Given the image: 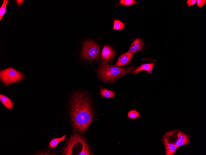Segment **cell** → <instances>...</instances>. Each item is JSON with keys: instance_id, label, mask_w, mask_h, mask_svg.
I'll list each match as a JSON object with an SVG mask.
<instances>
[{"instance_id": "1", "label": "cell", "mask_w": 206, "mask_h": 155, "mask_svg": "<svg viewBox=\"0 0 206 155\" xmlns=\"http://www.w3.org/2000/svg\"><path fill=\"white\" fill-rule=\"evenodd\" d=\"M71 105V119L74 130L84 134L93 120L89 98L85 93H77L73 96Z\"/></svg>"}, {"instance_id": "2", "label": "cell", "mask_w": 206, "mask_h": 155, "mask_svg": "<svg viewBox=\"0 0 206 155\" xmlns=\"http://www.w3.org/2000/svg\"><path fill=\"white\" fill-rule=\"evenodd\" d=\"M63 154L69 155H92L89 145L85 140L79 134L74 133L64 148Z\"/></svg>"}, {"instance_id": "3", "label": "cell", "mask_w": 206, "mask_h": 155, "mask_svg": "<svg viewBox=\"0 0 206 155\" xmlns=\"http://www.w3.org/2000/svg\"><path fill=\"white\" fill-rule=\"evenodd\" d=\"M134 68L130 67L125 69V67L109 65L107 62L102 61L98 68V73L99 76L103 80L113 82L131 72Z\"/></svg>"}, {"instance_id": "4", "label": "cell", "mask_w": 206, "mask_h": 155, "mask_svg": "<svg viewBox=\"0 0 206 155\" xmlns=\"http://www.w3.org/2000/svg\"><path fill=\"white\" fill-rule=\"evenodd\" d=\"M99 45L96 42L86 40L84 43L81 55L88 60L97 61L99 58Z\"/></svg>"}, {"instance_id": "5", "label": "cell", "mask_w": 206, "mask_h": 155, "mask_svg": "<svg viewBox=\"0 0 206 155\" xmlns=\"http://www.w3.org/2000/svg\"><path fill=\"white\" fill-rule=\"evenodd\" d=\"M0 77L3 84L8 85L23 79L24 76L22 72L13 68L8 67L0 71Z\"/></svg>"}, {"instance_id": "6", "label": "cell", "mask_w": 206, "mask_h": 155, "mask_svg": "<svg viewBox=\"0 0 206 155\" xmlns=\"http://www.w3.org/2000/svg\"><path fill=\"white\" fill-rule=\"evenodd\" d=\"M115 55L114 51L111 47L109 46L105 45L102 51L101 60L110 63Z\"/></svg>"}, {"instance_id": "7", "label": "cell", "mask_w": 206, "mask_h": 155, "mask_svg": "<svg viewBox=\"0 0 206 155\" xmlns=\"http://www.w3.org/2000/svg\"><path fill=\"white\" fill-rule=\"evenodd\" d=\"M133 54L128 52L122 54L119 57L115 66L122 67L129 63L131 60Z\"/></svg>"}, {"instance_id": "8", "label": "cell", "mask_w": 206, "mask_h": 155, "mask_svg": "<svg viewBox=\"0 0 206 155\" xmlns=\"http://www.w3.org/2000/svg\"><path fill=\"white\" fill-rule=\"evenodd\" d=\"M163 140L165 148V155H173L177 149L175 144L170 142L165 136L163 137Z\"/></svg>"}, {"instance_id": "9", "label": "cell", "mask_w": 206, "mask_h": 155, "mask_svg": "<svg viewBox=\"0 0 206 155\" xmlns=\"http://www.w3.org/2000/svg\"><path fill=\"white\" fill-rule=\"evenodd\" d=\"M143 48L144 45L142 41L138 38L133 41L128 52L134 54L142 50Z\"/></svg>"}, {"instance_id": "10", "label": "cell", "mask_w": 206, "mask_h": 155, "mask_svg": "<svg viewBox=\"0 0 206 155\" xmlns=\"http://www.w3.org/2000/svg\"><path fill=\"white\" fill-rule=\"evenodd\" d=\"M0 100L2 103L8 109H12L13 105L11 100L5 95L0 94Z\"/></svg>"}, {"instance_id": "11", "label": "cell", "mask_w": 206, "mask_h": 155, "mask_svg": "<svg viewBox=\"0 0 206 155\" xmlns=\"http://www.w3.org/2000/svg\"><path fill=\"white\" fill-rule=\"evenodd\" d=\"M154 65V64L153 63H146L142 64L135 70L132 72V73L136 74L139 72L142 71H150L152 70Z\"/></svg>"}, {"instance_id": "12", "label": "cell", "mask_w": 206, "mask_h": 155, "mask_svg": "<svg viewBox=\"0 0 206 155\" xmlns=\"http://www.w3.org/2000/svg\"><path fill=\"white\" fill-rule=\"evenodd\" d=\"M100 93L103 97L113 98L114 97L115 93L113 91L102 88L100 89Z\"/></svg>"}, {"instance_id": "13", "label": "cell", "mask_w": 206, "mask_h": 155, "mask_svg": "<svg viewBox=\"0 0 206 155\" xmlns=\"http://www.w3.org/2000/svg\"><path fill=\"white\" fill-rule=\"evenodd\" d=\"M66 136V135H65L61 138L53 139L50 142L49 147L53 149L55 148L60 142L63 141L65 139Z\"/></svg>"}, {"instance_id": "14", "label": "cell", "mask_w": 206, "mask_h": 155, "mask_svg": "<svg viewBox=\"0 0 206 155\" xmlns=\"http://www.w3.org/2000/svg\"><path fill=\"white\" fill-rule=\"evenodd\" d=\"M3 3L0 8V20L4 15L7 7V5L9 2L8 0H3Z\"/></svg>"}, {"instance_id": "15", "label": "cell", "mask_w": 206, "mask_h": 155, "mask_svg": "<svg viewBox=\"0 0 206 155\" xmlns=\"http://www.w3.org/2000/svg\"><path fill=\"white\" fill-rule=\"evenodd\" d=\"M125 26V24L118 20H115L114 21L113 26V29L120 30L123 29Z\"/></svg>"}, {"instance_id": "16", "label": "cell", "mask_w": 206, "mask_h": 155, "mask_svg": "<svg viewBox=\"0 0 206 155\" xmlns=\"http://www.w3.org/2000/svg\"><path fill=\"white\" fill-rule=\"evenodd\" d=\"M140 116V114L137 110H133L129 111L127 114L128 118L132 119H135Z\"/></svg>"}, {"instance_id": "17", "label": "cell", "mask_w": 206, "mask_h": 155, "mask_svg": "<svg viewBox=\"0 0 206 155\" xmlns=\"http://www.w3.org/2000/svg\"><path fill=\"white\" fill-rule=\"evenodd\" d=\"M175 142L173 143L175 144L177 149L181 146L188 144L189 142V139L183 140H179L177 138Z\"/></svg>"}, {"instance_id": "18", "label": "cell", "mask_w": 206, "mask_h": 155, "mask_svg": "<svg viewBox=\"0 0 206 155\" xmlns=\"http://www.w3.org/2000/svg\"><path fill=\"white\" fill-rule=\"evenodd\" d=\"M119 2L122 5L127 6L135 4L136 2L134 0H121Z\"/></svg>"}, {"instance_id": "19", "label": "cell", "mask_w": 206, "mask_h": 155, "mask_svg": "<svg viewBox=\"0 0 206 155\" xmlns=\"http://www.w3.org/2000/svg\"><path fill=\"white\" fill-rule=\"evenodd\" d=\"M177 138L180 140H186L189 139L188 136L184 133L179 132L177 134Z\"/></svg>"}, {"instance_id": "20", "label": "cell", "mask_w": 206, "mask_h": 155, "mask_svg": "<svg viewBox=\"0 0 206 155\" xmlns=\"http://www.w3.org/2000/svg\"><path fill=\"white\" fill-rule=\"evenodd\" d=\"M206 2L205 0H196L197 6L201 8L205 4Z\"/></svg>"}, {"instance_id": "21", "label": "cell", "mask_w": 206, "mask_h": 155, "mask_svg": "<svg viewBox=\"0 0 206 155\" xmlns=\"http://www.w3.org/2000/svg\"><path fill=\"white\" fill-rule=\"evenodd\" d=\"M196 2V0H188L187 1V3L189 6L194 5Z\"/></svg>"}]
</instances>
